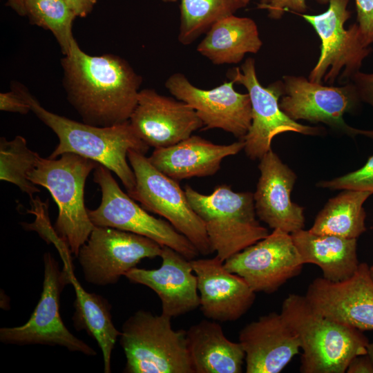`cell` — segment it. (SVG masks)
<instances>
[{
    "label": "cell",
    "instance_id": "2",
    "mask_svg": "<svg viewBox=\"0 0 373 373\" xmlns=\"http://www.w3.org/2000/svg\"><path fill=\"white\" fill-rule=\"evenodd\" d=\"M12 88L25 99L31 111L57 135L59 143L48 157L54 159L72 153L89 158L114 172L127 192L133 189L135 177L128 153L134 150L145 155L150 146L138 137L129 121L111 126L78 122L44 108L23 86L14 84Z\"/></svg>",
    "mask_w": 373,
    "mask_h": 373
},
{
    "label": "cell",
    "instance_id": "16",
    "mask_svg": "<svg viewBox=\"0 0 373 373\" xmlns=\"http://www.w3.org/2000/svg\"><path fill=\"white\" fill-rule=\"evenodd\" d=\"M305 296L314 311L329 319L361 331L373 330V281L365 262L343 281L315 278Z\"/></svg>",
    "mask_w": 373,
    "mask_h": 373
},
{
    "label": "cell",
    "instance_id": "23",
    "mask_svg": "<svg viewBox=\"0 0 373 373\" xmlns=\"http://www.w3.org/2000/svg\"><path fill=\"white\" fill-rule=\"evenodd\" d=\"M194 373H240L245 359L242 345L229 341L215 321L203 320L186 330Z\"/></svg>",
    "mask_w": 373,
    "mask_h": 373
},
{
    "label": "cell",
    "instance_id": "37",
    "mask_svg": "<svg viewBox=\"0 0 373 373\" xmlns=\"http://www.w3.org/2000/svg\"><path fill=\"white\" fill-rule=\"evenodd\" d=\"M76 17H85L93 10L97 0H65Z\"/></svg>",
    "mask_w": 373,
    "mask_h": 373
},
{
    "label": "cell",
    "instance_id": "19",
    "mask_svg": "<svg viewBox=\"0 0 373 373\" xmlns=\"http://www.w3.org/2000/svg\"><path fill=\"white\" fill-rule=\"evenodd\" d=\"M254 193L257 217L271 229L292 233L304 229V208L291 200L297 176L272 149L260 160Z\"/></svg>",
    "mask_w": 373,
    "mask_h": 373
},
{
    "label": "cell",
    "instance_id": "12",
    "mask_svg": "<svg viewBox=\"0 0 373 373\" xmlns=\"http://www.w3.org/2000/svg\"><path fill=\"white\" fill-rule=\"evenodd\" d=\"M283 88L279 106L291 119L323 123L352 137L362 135L373 139V130L352 127L343 118L346 113L356 111L361 102L352 82L341 86H325L303 76L285 75Z\"/></svg>",
    "mask_w": 373,
    "mask_h": 373
},
{
    "label": "cell",
    "instance_id": "7",
    "mask_svg": "<svg viewBox=\"0 0 373 373\" xmlns=\"http://www.w3.org/2000/svg\"><path fill=\"white\" fill-rule=\"evenodd\" d=\"M128 162L135 185L127 194L146 210L164 218L204 256L213 253L204 224L178 182L155 168L144 154L131 150Z\"/></svg>",
    "mask_w": 373,
    "mask_h": 373
},
{
    "label": "cell",
    "instance_id": "24",
    "mask_svg": "<svg viewBox=\"0 0 373 373\" xmlns=\"http://www.w3.org/2000/svg\"><path fill=\"white\" fill-rule=\"evenodd\" d=\"M291 236L303 263L318 266L326 280H345L358 267L356 238L316 234L304 229L294 232Z\"/></svg>",
    "mask_w": 373,
    "mask_h": 373
},
{
    "label": "cell",
    "instance_id": "34",
    "mask_svg": "<svg viewBox=\"0 0 373 373\" xmlns=\"http://www.w3.org/2000/svg\"><path fill=\"white\" fill-rule=\"evenodd\" d=\"M0 110L26 115L31 111L29 104L15 90L0 93Z\"/></svg>",
    "mask_w": 373,
    "mask_h": 373
},
{
    "label": "cell",
    "instance_id": "39",
    "mask_svg": "<svg viewBox=\"0 0 373 373\" xmlns=\"http://www.w3.org/2000/svg\"><path fill=\"white\" fill-rule=\"evenodd\" d=\"M366 349H367V354L370 357L371 362L373 365V341L367 344Z\"/></svg>",
    "mask_w": 373,
    "mask_h": 373
},
{
    "label": "cell",
    "instance_id": "38",
    "mask_svg": "<svg viewBox=\"0 0 373 373\" xmlns=\"http://www.w3.org/2000/svg\"><path fill=\"white\" fill-rule=\"evenodd\" d=\"M7 5L21 16L26 15L25 0H8Z\"/></svg>",
    "mask_w": 373,
    "mask_h": 373
},
{
    "label": "cell",
    "instance_id": "33",
    "mask_svg": "<svg viewBox=\"0 0 373 373\" xmlns=\"http://www.w3.org/2000/svg\"><path fill=\"white\" fill-rule=\"evenodd\" d=\"M319 3H327L329 0H316ZM268 12V16L272 19H280L287 10L298 14H303L307 10L305 0H269L262 7Z\"/></svg>",
    "mask_w": 373,
    "mask_h": 373
},
{
    "label": "cell",
    "instance_id": "32",
    "mask_svg": "<svg viewBox=\"0 0 373 373\" xmlns=\"http://www.w3.org/2000/svg\"><path fill=\"white\" fill-rule=\"evenodd\" d=\"M358 26L366 45L373 44V0H355Z\"/></svg>",
    "mask_w": 373,
    "mask_h": 373
},
{
    "label": "cell",
    "instance_id": "31",
    "mask_svg": "<svg viewBox=\"0 0 373 373\" xmlns=\"http://www.w3.org/2000/svg\"><path fill=\"white\" fill-rule=\"evenodd\" d=\"M317 187L331 190L351 189L373 193V155L360 169L329 180H321Z\"/></svg>",
    "mask_w": 373,
    "mask_h": 373
},
{
    "label": "cell",
    "instance_id": "5",
    "mask_svg": "<svg viewBox=\"0 0 373 373\" xmlns=\"http://www.w3.org/2000/svg\"><path fill=\"white\" fill-rule=\"evenodd\" d=\"M184 192L204 224L213 251L222 262L269 233L256 219L254 193L250 191L236 192L222 184L209 195L189 185Z\"/></svg>",
    "mask_w": 373,
    "mask_h": 373
},
{
    "label": "cell",
    "instance_id": "28",
    "mask_svg": "<svg viewBox=\"0 0 373 373\" xmlns=\"http://www.w3.org/2000/svg\"><path fill=\"white\" fill-rule=\"evenodd\" d=\"M178 41L194 42L217 21L244 8L240 0H180Z\"/></svg>",
    "mask_w": 373,
    "mask_h": 373
},
{
    "label": "cell",
    "instance_id": "22",
    "mask_svg": "<svg viewBox=\"0 0 373 373\" xmlns=\"http://www.w3.org/2000/svg\"><path fill=\"white\" fill-rule=\"evenodd\" d=\"M244 147L242 140L221 145L192 135L174 145L155 149L148 159L160 172L178 181L213 175L224 158L238 154Z\"/></svg>",
    "mask_w": 373,
    "mask_h": 373
},
{
    "label": "cell",
    "instance_id": "15",
    "mask_svg": "<svg viewBox=\"0 0 373 373\" xmlns=\"http://www.w3.org/2000/svg\"><path fill=\"white\" fill-rule=\"evenodd\" d=\"M234 84L229 80L204 90L191 84L184 74L175 73L166 79L165 87L194 109L204 129L220 128L243 140L251 124V104L249 95L238 93Z\"/></svg>",
    "mask_w": 373,
    "mask_h": 373
},
{
    "label": "cell",
    "instance_id": "21",
    "mask_svg": "<svg viewBox=\"0 0 373 373\" xmlns=\"http://www.w3.org/2000/svg\"><path fill=\"white\" fill-rule=\"evenodd\" d=\"M239 342L245 352L247 373H278L300 349L297 334L277 312L246 325Z\"/></svg>",
    "mask_w": 373,
    "mask_h": 373
},
{
    "label": "cell",
    "instance_id": "29",
    "mask_svg": "<svg viewBox=\"0 0 373 373\" xmlns=\"http://www.w3.org/2000/svg\"><path fill=\"white\" fill-rule=\"evenodd\" d=\"M39 154L28 149L26 140L20 135L8 141L0 139V179L17 186L31 200L40 190L28 178L36 165Z\"/></svg>",
    "mask_w": 373,
    "mask_h": 373
},
{
    "label": "cell",
    "instance_id": "30",
    "mask_svg": "<svg viewBox=\"0 0 373 373\" xmlns=\"http://www.w3.org/2000/svg\"><path fill=\"white\" fill-rule=\"evenodd\" d=\"M26 15L32 24L51 31L66 55L74 37L72 33L75 15L65 0H25Z\"/></svg>",
    "mask_w": 373,
    "mask_h": 373
},
{
    "label": "cell",
    "instance_id": "1",
    "mask_svg": "<svg viewBox=\"0 0 373 373\" xmlns=\"http://www.w3.org/2000/svg\"><path fill=\"white\" fill-rule=\"evenodd\" d=\"M61 66L68 99L84 123L111 126L129 121L142 79L125 59L90 55L74 38Z\"/></svg>",
    "mask_w": 373,
    "mask_h": 373
},
{
    "label": "cell",
    "instance_id": "27",
    "mask_svg": "<svg viewBox=\"0 0 373 373\" xmlns=\"http://www.w3.org/2000/svg\"><path fill=\"white\" fill-rule=\"evenodd\" d=\"M372 194L344 189L327 202L309 230L316 234L357 239L366 231L363 204Z\"/></svg>",
    "mask_w": 373,
    "mask_h": 373
},
{
    "label": "cell",
    "instance_id": "25",
    "mask_svg": "<svg viewBox=\"0 0 373 373\" xmlns=\"http://www.w3.org/2000/svg\"><path fill=\"white\" fill-rule=\"evenodd\" d=\"M262 45L256 22L231 15L215 22L196 50L215 65L233 64L247 53H257Z\"/></svg>",
    "mask_w": 373,
    "mask_h": 373
},
{
    "label": "cell",
    "instance_id": "6",
    "mask_svg": "<svg viewBox=\"0 0 373 373\" xmlns=\"http://www.w3.org/2000/svg\"><path fill=\"white\" fill-rule=\"evenodd\" d=\"M171 317L140 309L123 323L119 343L127 373H194L186 331L175 330Z\"/></svg>",
    "mask_w": 373,
    "mask_h": 373
},
{
    "label": "cell",
    "instance_id": "40",
    "mask_svg": "<svg viewBox=\"0 0 373 373\" xmlns=\"http://www.w3.org/2000/svg\"><path fill=\"white\" fill-rule=\"evenodd\" d=\"M251 0H240L241 3L244 7H245L250 1ZM269 0H260V3L258 4V8H262V6H264Z\"/></svg>",
    "mask_w": 373,
    "mask_h": 373
},
{
    "label": "cell",
    "instance_id": "8",
    "mask_svg": "<svg viewBox=\"0 0 373 373\" xmlns=\"http://www.w3.org/2000/svg\"><path fill=\"white\" fill-rule=\"evenodd\" d=\"M93 181L99 185L102 193L99 207L93 210L87 209L95 227L115 228L147 237L189 260L200 254L191 241L167 220L149 214L125 193L108 168L99 164L94 170Z\"/></svg>",
    "mask_w": 373,
    "mask_h": 373
},
{
    "label": "cell",
    "instance_id": "11",
    "mask_svg": "<svg viewBox=\"0 0 373 373\" xmlns=\"http://www.w3.org/2000/svg\"><path fill=\"white\" fill-rule=\"evenodd\" d=\"M44 278L40 299L28 321L23 325L0 329V341L13 345H59L72 352L95 356V351L66 328L59 313L60 294L70 283L72 266L61 270L55 258L44 255Z\"/></svg>",
    "mask_w": 373,
    "mask_h": 373
},
{
    "label": "cell",
    "instance_id": "35",
    "mask_svg": "<svg viewBox=\"0 0 373 373\" xmlns=\"http://www.w3.org/2000/svg\"><path fill=\"white\" fill-rule=\"evenodd\" d=\"M350 82L355 86L361 102L373 108V73L358 70L352 76Z\"/></svg>",
    "mask_w": 373,
    "mask_h": 373
},
{
    "label": "cell",
    "instance_id": "36",
    "mask_svg": "<svg viewBox=\"0 0 373 373\" xmlns=\"http://www.w3.org/2000/svg\"><path fill=\"white\" fill-rule=\"evenodd\" d=\"M347 373H373V365L368 355H358L353 358L346 370Z\"/></svg>",
    "mask_w": 373,
    "mask_h": 373
},
{
    "label": "cell",
    "instance_id": "10",
    "mask_svg": "<svg viewBox=\"0 0 373 373\" xmlns=\"http://www.w3.org/2000/svg\"><path fill=\"white\" fill-rule=\"evenodd\" d=\"M227 77L245 86L250 97L251 124L242 140L245 152L250 160H260L271 149L273 138L280 133L295 132L317 136L325 133L323 127L300 124L281 110L279 101L283 94V81H276L267 87L261 85L253 58L249 57L240 67L230 69Z\"/></svg>",
    "mask_w": 373,
    "mask_h": 373
},
{
    "label": "cell",
    "instance_id": "20",
    "mask_svg": "<svg viewBox=\"0 0 373 373\" xmlns=\"http://www.w3.org/2000/svg\"><path fill=\"white\" fill-rule=\"evenodd\" d=\"M160 257L158 269L135 267L124 276L155 291L161 300L163 314L173 318L195 309L200 301L191 260L167 246H162Z\"/></svg>",
    "mask_w": 373,
    "mask_h": 373
},
{
    "label": "cell",
    "instance_id": "41",
    "mask_svg": "<svg viewBox=\"0 0 373 373\" xmlns=\"http://www.w3.org/2000/svg\"><path fill=\"white\" fill-rule=\"evenodd\" d=\"M369 273H370V276L373 281V265H372L371 267H369Z\"/></svg>",
    "mask_w": 373,
    "mask_h": 373
},
{
    "label": "cell",
    "instance_id": "4",
    "mask_svg": "<svg viewBox=\"0 0 373 373\" xmlns=\"http://www.w3.org/2000/svg\"><path fill=\"white\" fill-rule=\"evenodd\" d=\"M98 164L72 153L54 159L39 155L28 174L32 183L46 188L52 196L59 209L53 229L75 256L95 227L84 204V188L86 178Z\"/></svg>",
    "mask_w": 373,
    "mask_h": 373
},
{
    "label": "cell",
    "instance_id": "9",
    "mask_svg": "<svg viewBox=\"0 0 373 373\" xmlns=\"http://www.w3.org/2000/svg\"><path fill=\"white\" fill-rule=\"evenodd\" d=\"M326 11L318 15L298 14L314 28L321 41V53L308 79L334 84L336 79L350 82L372 50L364 42L356 23L345 29L350 16L349 0H329Z\"/></svg>",
    "mask_w": 373,
    "mask_h": 373
},
{
    "label": "cell",
    "instance_id": "42",
    "mask_svg": "<svg viewBox=\"0 0 373 373\" xmlns=\"http://www.w3.org/2000/svg\"><path fill=\"white\" fill-rule=\"evenodd\" d=\"M161 1H163L164 3H175L178 0H161Z\"/></svg>",
    "mask_w": 373,
    "mask_h": 373
},
{
    "label": "cell",
    "instance_id": "17",
    "mask_svg": "<svg viewBox=\"0 0 373 373\" xmlns=\"http://www.w3.org/2000/svg\"><path fill=\"white\" fill-rule=\"evenodd\" d=\"M129 122L138 137L154 149L174 145L203 127L188 104L149 88L140 90Z\"/></svg>",
    "mask_w": 373,
    "mask_h": 373
},
{
    "label": "cell",
    "instance_id": "18",
    "mask_svg": "<svg viewBox=\"0 0 373 373\" xmlns=\"http://www.w3.org/2000/svg\"><path fill=\"white\" fill-rule=\"evenodd\" d=\"M197 278L200 309L207 318L236 321L253 305L256 292L240 276L227 270L216 255L191 260Z\"/></svg>",
    "mask_w": 373,
    "mask_h": 373
},
{
    "label": "cell",
    "instance_id": "26",
    "mask_svg": "<svg viewBox=\"0 0 373 373\" xmlns=\"http://www.w3.org/2000/svg\"><path fill=\"white\" fill-rule=\"evenodd\" d=\"M70 284L75 291L74 327L86 330L97 341L103 355L104 372L110 373L112 352L121 334L113 323L111 306L103 296L84 290L73 272L70 274Z\"/></svg>",
    "mask_w": 373,
    "mask_h": 373
},
{
    "label": "cell",
    "instance_id": "14",
    "mask_svg": "<svg viewBox=\"0 0 373 373\" xmlns=\"http://www.w3.org/2000/svg\"><path fill=\"white\" fill-rule=\"evenodd\" d=\"M224 265L241 276L256 293L272 294L299 275L304 264L291 233L276 229L227 259Z\"/></svg>",
    "mask_w": 373,
    "mask_h": 373
},
{
    "label": "cell",
    "instance_id": "3",
    "mask_svg": "<svg viewBox=\"0 0 373 373\" xmlns=\"http://www.w3.org/2000/svg\"><path fill=\"white\" fill-rule=\"evenodd\" d=\"M280 313L299 338L302 373H344L353 358L367 354L362 331L317 313L305 296L288 295Z\"/></svg>",
    "mask_w": 373,
    "mask_h": 373
},
{
    "label": "cell",
    "instance_id": "13",
    "mask_svg": "<svg viewBox=\"0 0 373 373\" xmlns=\"http://www.w3.org/2000/svg\"><path fill=\"white\" fill-rule=\"evenodd\" d=\"M162 251V245L147 237L115 228L95 227L77 257L85 280L105 286L116 283L142 260L160 256Z\"/></svg>",
    "mask_w": 373,
    "mask_h": 373
}]
</instances>
